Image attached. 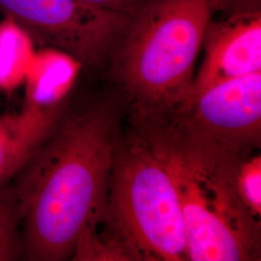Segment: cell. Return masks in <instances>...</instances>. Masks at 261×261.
Segmentation results:
<instances>
[{"label": "cell", "mask_w": 261, "mask_h": 261, "mask_svg": "<svg viewBox=\"0 0 261 261\" xmlns=\"http://www.w3.org/2000/svg\"><path fill=\"white\" fill-rule=\"evenodd\" d=\"M215 0H140L112 50V74L145 119L176 111L193 93L196 57Z\"/></svg>", "instance_id": "cell-3"}, {"label": "cell", "mask_w": 261, "mask_h": 261, "mask_svg": "<svg viewBox=\"0 0 261 261\" xmlns=\"http://www.w3.org/2000/svg\"><path fill=\"white\" fill-rule=\"evenodd\" d=\"M237 189L243 203L257 219L261 215V158L244 159L237 173Z\"/></svg>", "instance_id": "cell-12"}, {"label": "cell", "mask_w": 261, "mask_h": 261, "mask_svg": "<svg viewBox=\"0 0 261 261\" xmlns=\"http://www.w3.org/2000/svg\"><path fill=\"white\" fill-rule=\"evenodd\" d=\"M203 45L205 59L192 95L218 83L261 73V12L211 20Z\"/></svg>", "instance_id": "cell-7"}, {"label": "cell", "mask_w": 261, "mask_h": 261, "mask_svg": "<svg viewBox=\"0 0 261 261\" xmlns=\"http://www.w3.org/2000/svg\"><path fill=\"white\" fill-rule=\"evenodd\" d=\"M21 256L19 219L13 189L0 192V260Z\"/></svg>", "instance_id": "cell-11"}, {"label": "cell", "mask_w": 261, "mask_h": 261, "mask_svg": "<svg viewBox=\"0 0 261 261\" xmlns=\"http://www.w3.org/2000/svg\"><path fill=\"white\" fill-rule=\"evenodd\" d=\"M58 109L37 110L22 106L0 114V192L22 168L53 133Z\"/></svg>", "instance_id": "cell-8"}, {"label": "cell", "mask_w": 261, "mask_h": 261, "mask_svg": "<svg viewBox=\"0 0 261 261\" xmlns=\"http://www.w3.org/2000/svg\"><path fill=\"white\" fill-rule=\"evenodd\" d=\"M216 11H224L229 16L261 12V0H215Z\"/></svg>", "instance_id": "cell-13"}, {"label": "cell", "mask_w": 261, "mask_h": 261, "mask_svg": "<svg viewBox=\"0 0 261 261\" xmlns=\"http://www.w3.org/2000/svg\"><path fill=\"white\" fill-rule=\"evenodd\" d=\"M174 112L187 134L245 156L260 141L261 73L208 86Z\"/></svg>", "instance_id": "cell-6"}, {"label": "cell", "mask_w": 261, "mask_h": 261, "mask_svg": "<svg viewBox=\"0 0 261 261\" xmlns=\"http://www.w3.org/2000/svg\"><path fill=\"white\" fill-rule=\"evenodd\" d=\"M90 5L112 10H130L140 0H82Z\"/></svg>", "instance_id": "cell-14"}, {"label": "cell", "mask_w": 261, "mask_h": 261, "mask_svg": "<svg viewBox=\"0 0 261 261\" xmlns=\"http://www.w3.org/2000/svg\"><path fill=\"white\" fill-rule=\"evenodd\" d=\"M118 116L111 105L74 113L45 140L13 187L21 256L63 260L89 221L107 204Z\"/></svg>", "instance_id": "cell-1"}, {"label": "cell", "mask_w": 261, "mask_h": 261, "mask_svg": "<svg viewBox=\"0 0 261 261\" xmlns=\"http://www.w3.org/2000/svg\"><path fill=\"white\" fill-rule=\"evenodd\" d=\"M84 68L62 49L42 47L36 50L24 80L22 106L37 110L58 109L73 89Z\"/></svg>", "instance_id": "cell-9"}, {"label": "cell", "mask_w": 261, "mask_h": 261, "mask_svg": "<svg viewBox=\"0 0 261 261\" xmlns=\"http://www.w3.org/2000/svg\"><path fill=\"white\" fill-rule=\"evenodd\" d=\"M31 34L12 16L0 20V93L10 96L23 86L36 53Z\"/></svg>", "instance_id": "cell-10"}, {"label": "cell", "mask_w": 261, "mask_h": 261, "mask_svg": "<svg viewBox=\"0 0 261 261\" xmlns=\"http://www.w3.org/2000/svg\"><path fill=\"white\" fill-rule=\"evenodd\" d=\"M107 199L105 217L134 260H187L176 190L143 134L118 138Z\"/></svg>", "instance_id": "cell-4"}, {"label": "cell", "mask_w": 261, "mask_h": 261, "mask_svg": "<svg viewBox=\"0 0 261 261\" xmlns=\"http://www.w3.org/2000/svg\"><path fill=\"white\" fill-rule=\"evenodd\" d=\"M142 134L177 193L185 224L187 260L256 259L259 219L243 203L237 173L244 155L181 130L146 119Z\"/></svg>", "instance_id": "cell-2"}, {"label": "cell", "mask_w": 261, "mask_h": 261, "mask_svg": "<svg viewBox=\"0 0 261 261\" xmlns=\"http://www.w3.org/2000/svg\"><path fill=\"white\" fill-rule=\"evenodd\" d=\"M132 9H106L82 0H0V11L17 19L36 45L62 49L88 67L111 57Z\"/></svg>", "instance_id": "cell-5"}]
</instances>
